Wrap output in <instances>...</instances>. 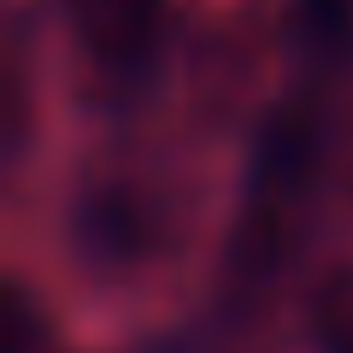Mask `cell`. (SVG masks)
<instances>
[{
    "mask_svg": "<svg viewBox=\"0 0 353 353\" xmlns=\"http://www.w3.org/2000/svg\"><path fill=\"white\" fill-rule=\"evenodd\" d=\"M159 6L165 0H71V24L83 36V48L94 59H141L159 30Z\"/></svg>",
    "mask_w": 353,
    "mask_h": 353,
    "instance_id": "obj_1",
    "label": "cell"
},
{
    "mask_svg": "<svg viewBox=\"0 0 353 353\" xmlns=\"http://www.w3.org/2000/svg\"><path fill=\"white\" fill-rule=\"evenodd\" d=\"M312 171V124L306 118H277L259 141V171H253V201H294Z\"/></svg>",
    "mask_w": 353,
    "mask_h": 353,
    "instance_id": "obj_2",
    "label": "cell"
},
{
    "mask_svg": "<svg viewBox=\"0 0 353 353\" xmlns=\"http://www.w3.org/2000/svg\"><path fill=\"white\" fill-rule=\"evenodd\" d=\"M312 330L324 341V353H353V271H336V277L318 283Z\"/></svg>",
    "mask_w": 353,
    "mask_h": 353,
    "instance_id": "obj_3",
    "label": "cell"
},
{
    "mask_svg": "<svg viewBox=\"0 0 353 353\" xmlns=\"http://www.w3.org/2000/svg\"><path fill=\"white\" fill-rule=\"evenodd\" d=\"M294 24L312 53H353V0H301Z\"/></svg>",
    "mask_w": 353,
    "mask_h": 353,
    "instance_id": "obj_4",
    "label": "cell"
},
{
    "mask_svg": "<svg viewBox=\"0 0 353 353\" xmlns=\"http://www.w3.org/2000/svg\"><path fill=\"white\" fill-rule=\"evenodd\" d=\"M88 241L101 253H141V241H148V224H141V212L130 201H101L88 206Z\"/></svg>",
    "mask_w": 353,
    "mask_h": 353,
    "instance_id": "obj_5",
    "label": "cell"
}]
</instances>
